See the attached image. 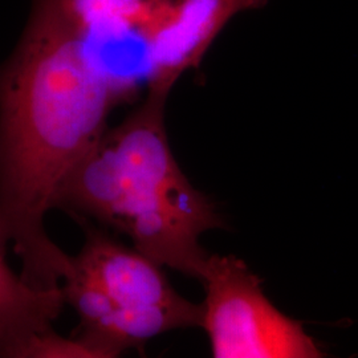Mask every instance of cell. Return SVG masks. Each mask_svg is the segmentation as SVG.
I'll list each match as a JSON object with an SVG mask.
<instances>
[{
  "mask_svg": "<svg viewBox=\"0 0 358 358\" xmlns=\"http://www.w3.org/2000/svg\"><path fill=\"white\" fill-rule=\"evenodd\" d=\"M136 94L60 0H32L22 38L0 63V243L13 245L29 285L59 288L72 268L44 219L110 112Z\"/></svg>",
  "mask_w": 358,
  "mask_h": 358,
  "instance_id": "6da1fadb",
  "label": "cell"
},
{
  "mask_svg": "<svg viewBox=\"0 0 358 358\" xmlns=\"http://www.w3.org/2000/svg\"><path fill=\"white\" fill-rule=\"evenodd\" d=\"M167 96L148 90L134 112L105 130L65 182L57 207L124 234L164 268L199 279L208 257L199 236L223 220L171 152Z\"/></svg>",
  "mask_w": 358,
  "mask_h": 358,
  "instance_id": "7a4b0ae2",
  "label": "cell"
},
{
  "mask_svg": "<svg viewBox=\"0 0 358 358\" xmlns=\"http://www.w3.org/2000/svg\"><path fill=\"white\" fill-rule=\"evenodd\" d=\"M83 223L85 242L72 256L62 289L78 316L75 334L100 357H118L133 348L142 350L157 336L201 327L202 304L182 297L162 266Z\"/></svg>",
  "mask_w": 358,
  "mask_h": 358,
  "instance_id": "3957f363",
  "label": "cell"
},
{
  "mask_svg": "<svg viewBox=\"0 0 358 358\" xmlns=\"http://www.w3.org/2000/svg\"><path fill=\"white\" fill-rule=\"evenodd\" d=\"M202 322L217 358H317L320 348L300 321L282 315L262 280L235 256L208 255L199 275Z\"/></svg>",
  "mask_w": 358,
  "mask_h": 358,
  "instance_id": "277c9868",
  "label": "cell"
},
{
  "mask_svg": "<svg viewBox=\"0 0 358 358\" xmlns=\"http://www.w3.org/2000/svg\"><path fill=\"white\" fill-rule=\"evenodd\" d=\"M268 0H169L149 44L148 90L169 94L186 71L198 68L231 20L263 8Z\"/></svg>",
  "mask_w": 358,
  "mask_h": 358,
  "instance_id": "5b68a950",
  "label": "cell"
},
{
  "mask_svg": "<svg viewBox=\"0 0 358 358\" xmlns=\"http://www.w3.org/2000/svg\"><path fill=\"white\" fill-rule=\"evenodd\" d=\"M60 4L73 26L103 55L148 59L146 31L153 0H60Z\"/></svg>",
  "mask_w": 358,
  "mask_h": 358,
  "instance_id": "8992f818",
  "label": "cell"
},
{
  "mask_svg": "<svg viewBox=\"0 0 358 358\" xmlns=\"http://www.w3.org/2000/svg\"><path fill=\"white\" fill-rule=\"evenodd\" d=\"M0 243V357L13 358L16 350L52 325L64 308L62 287L38 289L8 266Z\"/></svg>",
  "mask_w": 358,
  "mask_h": 358,
  "instance_id": "52a82bcc",
  "label": "cell"
},
{
  "mask_svg": "<svg viewBox=\"0 0 358 358\" xmlns=\"http://www.w3.org/2000/svg\"><path fill=\"white\" fill-rule=\"evenodd\" d=\"M13 358H100V355L76 334L66 338L50 329L31 337Z\"/></svg>",
  "mask_w": 358,
  "mask_h": 358,
  "instance_id": "ba28073f",
  "label": "cell"
}]
</instances>
